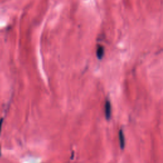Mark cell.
Here are the masks:
<instances>
[{
    "label": "cell",
    "mask_w": 163,
    "mask_h": 163,
    "mask_svg": "<svg viewBox=\"0 0 163 163\" xmlns=\"http://www.w3.org/2000/svg\"><path fill=\"white\" fill-rule=\"evenodd\" d=\"M111 103L109 101H106L105 103V117L107 120H110L111 118Z\"/></svg>",
    "instance_id": "1"
},
{
    "label": "cell",
    "mask_w": 163,
    "mask_h": 163,
    "mask_svg": "<svg viewBox=\"0 0 163 163\" xmlns=\"http://www.w3.org/2000/svg\"><path fill=\"white\" fill-rule=\"evenodd\" d=\"M118 138H119V141H120L121 148L122 150H123L124 147H125V138H124V135L123 131L122 129H121L120 131H119Z\"/></svg>",
    "instance_id": "2"
},
{
    "label": "cell",
    "mask_w": 163,
    "mask_h": 163,
    "mask_svg": "<svg viewBox=\"0 0 163 163\" xmlns=\"http://www.w3.org/2000/svg\"><path fill=\"white\" fill-rule=\"evenodd\" d=\"M104 48L101 46H99L96 51V55L99 59H101L104 55Z\"/></svg>",
    "instance_id": "3"
},
{
    "label": "cell",
    "mask_w": 163,
    "mask_h": 163,
    "mask_svg": "<svg viewBox=\"0 0 163 163\" xmlns=\"http://www.w3.org/2000/svg\"><path fill=\"white\" fill-rule=\"evenodd\" d=\"M3 122V118H1V120H0V133H1V130H2V128Z\"/></svg>",
    "instance_id": "4"
},
{
    "label": "cell",
    "mask_w": 163,
    "mask_h": 163,
    "mask_svg": "<svg viewBox=\"0 0 163 163\" xmlns=\"http://www.w3.org/2000/svg\"><path fill=\"white\" fill-rule=\"evenodd\" d=\"M0 155H1V150H0Z\"/></svg>",
    "instance_id": "5"
}]
</instances>
